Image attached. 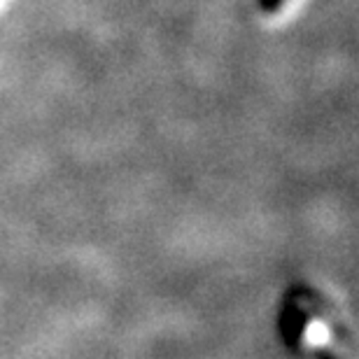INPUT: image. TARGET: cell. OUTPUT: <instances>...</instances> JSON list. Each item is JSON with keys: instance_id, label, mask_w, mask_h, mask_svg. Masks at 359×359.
<instances>
[{"instance_id": "2", "label": "cell", "mask_w": 359, "mask_h": 359, "mask_svg": "<svg viewBox=\"0 0 359 359\" xmlns=\"http://www.w3.org/2000/svg\"><path fill=\"white\" fill-rule=\"evenodd\" d=\"M283 5H285V0H259L262 12H266V14H276Z\"/></svg>"}, {"instance_id": "1", "label": "cell", "mask_w": 359, "mask_h": 359, "mask_svg": "<svg viewBox=\"0 0 359 359\" xmlns=\"http://www.w3.org/2000/svg\"><path fill=\"white\" fill-rule=\"evenodd\" d=\"M308 327V313L299 304H283L280 308V318H278V332L280 339L290 350H301L304 346V336Z\"/></svg>"}]
</instances>
